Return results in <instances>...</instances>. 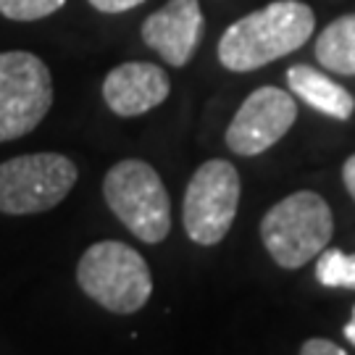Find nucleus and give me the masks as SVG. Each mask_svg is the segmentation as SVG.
Masks as SVG:
<instances>
[{
  "label": "nucleus",
  "instance_id": "obj_1",
  "mask_svg": "<svg viewBox=\"0 0 355 355\" xmlns=\"http://www.w3.org/2000/svg\"><path fill=\"white\" fill-rule=\"evenodd\" d=\"M316 16L300 0H274L237 19L218 40V61L229 71H255L303 48Z\"/></svg>",
  "mask_w": 355,
  "mask_h": 355
},
{
  "label": "nucleus",
  "instance_id": "obj_2",
  "mask_svg": "<svg viewBox=\"0 0 355 355\" xmlns=\"http://www.w3.org/2000/svg\"><path fill=\"white\" fill-rule=\"evenodd\" d=\"M76 282L89 300L121 316L137 313L153 292V277L145 258L119 240L89 245L79 258Z\"/></svg>",
  "mask_w": 355,
  "mask_h": 355
},
{
  "label": "nucleus",
  "instance_id": "obj_3",
  "mask_svg": "<svg viewBox=\"0 0 355 355\" xmlns=\"http://www.w3.org/2000/svg\"><path fill=\"white\" fill-rule=\"evenodd\" d=\"M334 218L329 203L311 190L287 195L261 221V240L282 268H300L329 245Z\"/></svg>",
  "mask_w": 355,
  "mask_h": 355
},
{
  "label": "nucleus",
  "instance_id": "obj_4",
  "mask_svg": "<svg viewBox=\"0 0 355 355\" xmlns=\"http://www.w3.org/2000/svg\"><path fill=\"white\" fill-rule=\"evenodd\" d=\"M103 198L137 240L158 245L168 237L171 200L150 164L137 158L119 161L103 179Z\"/></svg>",
  "mask_w": 355,
  "mask_h": 355
},
{
  "label": "nucleus",
  "instance_id": "obj_5",
  "mask_svg": "<svg viewBox=\"0 0 355 355\" xmlns=\"http://www.w3.org/2000/svg\"><path fill=\"white\" fill-rule=\"evenodd\" d=\"M76 184V166L61 153H29L0 164V214L51 211Z\"/></svg>",
  "mask_w": 355,
  "mask_h": 355
},
{
  "label": "nucleus",
  "instance_id": "obj_6",
  "mask_svg": "<svg viewBox=\"0 0 355 355\" xmlns=\"http://www.w3.org/2000/svg\"><path fill=\"white\" fill-rule=\"evenodd\" d=\"M53 105L48 64L35 53H0V142H11L40 127Z\"/></svg>",
  "mask_w": 355,
  "mask_h": 355
},
{
  "label": "nucleus",
  "instance_id": "obj_7",
  "mask_svg": "<svg viewBox=\"0 0 355 355\" xmlns=\"http://www.w3.org/2000/svg\"><path fill=\"white\" fill-rule=\"evenodd\" d=\"M237 205H240L237 168L224 158L205 161L192 174L184 192L182 221L187 237L198 245H218L234 224Z\"/></svg>",
  "mask_w": 355,
  "mask_h": 355
},
{
  "label": "nucleus",
  "instance_id": "obj_8",
  "mask_svg": "<svg viewBox=\"0 0 355 355\" xmlns=\"http://www.w3.org/2000/svg\"><path fill=\"white\" fill-rule=\"evenodd\" d=\"M297 119V103L279 87H258L237 108L227 129V145L237 155H258L290 132Z\"/></svg>",
  "mask_w": 355,
  "mask_h": 355
},
{
  "label": "nucleus",
  "instance_id": "obj_9",
  "mask_svg": "<svg viewBox=\"0 0 355 355\" xmlns=\"http://www.w3.org/2000/svg\"><path fill=\"white\" fill-rule=\"evenodd\" d=\"M203 37V11L198 0H168L142 24V40L174 69L190 64Z\"/></svg>",
  "mask_w": 355,
  "mask_h": 355
},
{
  "label": "nucleus",
  "instance_id": "obj_10",
  "mask_svg": "<svg viewBox=\"0 0 355 355\" xmlns=\"http://www.w3.org/2000/svg\"><path fill=\"white\" fill-rule=\"evenodd\" d=\"M168 89L171 82L161 66L148 61H129L108 71L103 82V98L116 116L132 119L161 105L168 98Z\"/></svg>",
  "mask_w": 355,
  "mask_h": 355
},
{
  "label": "nucleus",
  "instance_id": "obj_11",
  "mask_svg": "<svg viewBox=\"0 0 355 355\" xmlns=\"http://www.w3.org/2000/svg\"><path fill=\"white\" fill-rule=\"evenodd\" d=\"M287 85H290V89L300 101L308 103L311 108L321 111V114L331 116V119L347 121L355 114L353 95L343 85H337L334 79H329L324 71L313 69V66H292L290 71H287Z\"/></svg>",
  "mask_w": 355,
  "mask_h": 355
},
{
  "label": "nucleus",
  "instance_id": "obj_12",
  "mask_svg": "<svg viewBox=\"0 0 355 355\" xmlns=\"http://www.w3.org/2000/svg\"><path fill=\"white\" fill-rule=\"evenodd\" d=\"M316 58L334 74L355 76V13L334 19L316 40Z\"/></svg>",
  "mask_w": 355,
  "mask_h": 355
},
{
  "label": "nucleus",
  "instance_id": "obj_13",
  "mask_svg": "<svg viewBox=\"0 0 355 355\" xmlns=\"http://www.w3.org/2000/svg\"><path fill=\"white\" fill-rule=\"evenodd\" d=\"M316 279L324 287L355 290V253H343L340 248H324L316 258Z\"/></svg>",
  "mask_w": 355,
  "mask_h": 355
},
{
  "label": "nucleus",
  "instance_id": "obj_14",
  "mask_svg": "<svg viewBox=\"0 0 355 355\" xmlns=\"http://www.w3.org/2000/svg\"><path fill=\"white\" fill-rule=\"evenodd\" d=\"M66 0H0V13L11 21H40L64 8Z\"/></svg>",
  "mask_w": 355,
  "mask_h": 355
},
{
  "label": "nucleus",
  "instance_id": "obj_15",
  "mask_svg": "<svg viewBox=\"0 0 355 355\" xmlns=\"http://www.w3.org/2000/svg\"><path fill=\"white\" fill-rule=\"evenodd\" d=\"M300 355H347V350H343L337 343H329V340H321V337H313L303 345Z\"/></svg>",
  "mask_w": 355,
  "mask_h": 355
},
{
  "label": "nucleus",
  "instance_id": "obj_16",
  "mask_svg": "<svg viewBox=\"0 0 355 355\" xmlns=\"http://www.w3.org/2000/svg\"><path fill=\"white\" fill-rule=\"evenodd\" d=\"M142 3L145 0H89V6L98 8L101 13H124L142 6Z\"/></svg>",
  "mask_w": 355,
  "mask_h": 355
},
{
  "label": "nucleus",
  "instance_id": "obj_17",
  "mask_svg": "<svg viewBox=\"0 0 355 355\" xmlns=\"http://www.w3.org/2000/svg\"><path fill=\"white\" fill-rule=\"evenodd\" d=\"M343 182H345V187H347V192L353 195V200H355V155H350V158L345 161V166H343Z\"/></svg>",
  "mask_w": 355,
  "mask_h": 355
},
{
  "label": "nucleus",
  "instance_id": "obj_18",
  "mask_svg": "<svg viewBox=\"0 0 355 355\" xmlns=\"http://www.w3.org/2000/svg\"><path fill=\"white\" fill-rule=\"evenodd\" d=\"M345 337H347V343L355 345V308H353V318H350V324L345 327Z\"/></svg>",
  "mask_w": 355,
  "mask_h": 355
}]
</instances>
